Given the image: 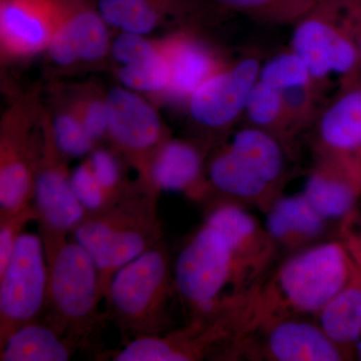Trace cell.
Returning a JSON list of instances; mask_svg holds the SVG:
<instances>
[{"instance_id":"1","label":"cell","mask_w":361,"mask_h":361,"mask_svg":"<svg viewBox=\"0 0 361 361\" xmlns=\"http://www.w3.org/2000/svg\"><path fill=\"white\" fill-rule=\"evenodd\" d=\"M356 266L342 242H325L296 252L252 301V326L286 316H316L348 284Z\"/></svg>"},{"instance_id":"2","label":"cell","mask_w":361,"mask_h":361,"mask_svg":"<svg viewBox=\"0 0 361 361\" xmlns=\"http://www.w3.org/2000/svg\"><path fill=\"white\" fill-rule=\"evenodd\" d=\"M157 196L158 192L140 180L137 186L126 188L111 205L85 212L71 232L94 260L104 298L121 268L160 243Z\"/></svg>"},{"instance_id":"3","label":"cell","mask_w":361,"mask_h":361,"mask_svg":"<svg viewBox=\"0 0 361 361\" xmlns=\"http://www.w3.org/2000/svg\"><path fill=\"white\" fill-rule=\"evenodd\" d=\"M44 241L49 288L47 322L78 341L101 322L104 298L99 271L89 253L68 232L39 225Z\"/></svg>"},{"instance_id":"4","label":"cell","mask_w":361,"mask_h":361,"mask_svg":"<svg viewBox=\"0 0 361 361\" xmlns=\"http://www.w3.org/2000/svg\"><path fill=\"white\" fill-rule=\"evenodd\" d=\"M257 276L237 257L224 235L205 222L180 252L174 282L176 292L200 316L234 303L226 297L227 289L244 300L247 284Z\"/></svg>"},{"instance_id":"5","label":"cell","mask_w":361,"mask_h":361,"mask_svg":"<svg viewBox=\"0 0 361 361\" xmlns=\"http://www.w3.org/2000/svg\"><path fill=\"white\" fill-rule=\"evenodd\" d=\"M174 291L170 258L160 242L116 273L104 299L123 331L135 337L161 336Z\"/></svg>"},{"instance_id":"6","label":"cell","mask_w":361,"mask_h":361,"mask_svg":"<svg viewBox=\"0 0 361 361\" xmlns=\"http://www.w3.org/2000/svg\"><path fill=\"white\" fill-rule=\"evenodd\" d=\"M289 49L300 59L322 92L332 75L341 85L360 77L357 47L339 16L337 0H320L292 25Z\"/></svg>"},{"instance_id":"7","label":"cell","mask_w":361,"mask_h":361,"mask_svg":"<svg viewBox=\"0 0 361 361\" xmlns=\"http://www.w3.org/2000/svg\"><path fill=\"white\" fill-rule=\"evenodd\" d=\"M49 273L40 235L23 233L0 273V346L25 325L39 319L47 305Z\"/></svg>"},{"instance_id":"8","label":"cell","mask_w":361,"mask_h":361,"mask_svg":"<svg viewBox=\"0 0 361 361\" xmlns=\"http://www.w3.org/2000/svg\"><path fill=\"white\" fill-rule=\"evenodd\" d=\"M106 103L109 137L137 169L140 180L151 187L152 165L159 149L167 141L160 116L137 92L125 87L111 89Z\"/></svg>"},{"instance_id":"9","label":"cell","mask_w":361,"mask_h":361,"mask_svg":"<svg viewBox=\"0 0 361 361\" xmlns=\"http://www.w3.org/2000/svg\"><path fill=\"white\" fill-rule=\"evenodd\" d=\"M262 63L255 54H245L207 80L188 99L192 121L208 132L231 129L245 113Z\"/></svg>"},{"instance_id":"10","label":"cell","mask_w":361,"mask_h":361,"mask_svg":"<svg viewBox=\"0 0 361 361\" xmlns=\"http://www.w3.org/2000/svg\"><path fill=\"white\" fill-rule=\"evenodd\" d=\"M68 11V0H1L2 49L13 56L47 49Z\"/></svg>"},{"instance_id":"11","label":"cell","mask_w":361,"mask_h":361,"mask_svg":"<svg viewBox=\"0 0 361 361\" xmlns=\"http://www.w3.org/2000/svg\"><path fill=\"white\" fill-rule=\"evenodd\" d=\"M61 155L51 130L37 166L32 204L39 213V225L70 233L85 217V209L73 191Z\"/></svg>"},{"instance_id":"12","label":"cell","mask_w":361,"mask_h":361,"mask_svg":"<svg viewBox=\"0 0 361 361\" xmlns=\"http://www.w3.org/2000/svg\"><path fill=\"white\" fill-rule=\"evenodd\" d=\"M314 168L303 196L326 221L345 220L361 194V161L337 156H315Z\"/></svg>"},{"instance_id":"13","label":"cell","mask_w":361,"mask_h":361,"mask_svg":"<svg viewBox=\"0 0 361 361\" xmlns=\"http://www.w3.org/2000/svg\"><path fill=\"white\" fill-rule=\"evenodd\" d=\"M262 355L276 361H339L351 357L316 322L286 316L261 323Z\"/></svg>"},{"instance_id":"14","label":"cell","mask_w":361,"mask_h":361,"mask_svg":"<svg viewBox=\"0 0 361 361\" xmlns=\"http://www.w3.org/2000/svg\"><path fill=\"white\" fill-rule=\"evenodd\" d=\"M312 127L315 156L361 161V77L341 85L334 99L320 109Z\"/></svg>"},{"instance_id":"15","label":"cell","mask_w":361,"mask_h":361,"mask_svg":"<svg viewBox=\"0 0 361 361\" xmlns=\"http://www.w3.org/2000/svg\"><path fill=\"white\" fill-rule=\"evenodd\" d=\"M259 80L279 92L294 134L307 129L319 113L323 92L298 56L290 51L271 56L261 66Z\"/></svg>"},{"instance_id":"16","label":"cell","mask_w":361,"mask_h":361,"mask_svg":"<svg viewBox=\"0 0 361 361\" xmlns=\"http://www.w3.org/2000/svg\"><path fill=\"white\" fill-rule=\"evenodd\" d=\"M109 25L85 0H68L66 20L49 45V56L61 66L94 61L111 51Z\"/></svg>"},{"instance_id":"17","label":"cell","mask_w":361,"mask_h":361,"mask_svg":"<svg viewBox=\"0 0 361 361\" xmlns=\"http://www.w3.org/2000/svg\"><path fill=\"white\" fill-rule=\"evenodd\" d=\"M161 44L170 71L166 94L180 101L188 102L195 90L229 63L205 42L187 33L176 35Z\"/></svg>"},{"instance_id":"18","label":"cell","mask_w":361,"mask_h":361,"mask_svg":"<svg viewBox=\"0 0 361 361\" xmlns=\"http://www.w3.org/2000/svg\"><path fill=\"white\" fill-rule=\"evenodd\" d=\"M203 171L200 149L189 142L167 140L152 165L149 186L158 193L182 192L193 198H203L210 190Z\"/></svg>"},{"instance_id":"19","label":"cell","mask_w":361,"mask_h":361,"mask_svg":"<svg viewBox=\"0 0 361 361\" xmlns=\"http://www.w3.org/2000/svg\"><path fill=\"white\" fill-rule=\"evenodd\" d=\"M206 222L224 235L237 257L257 274L270 260L275 245L267 231L234 202L216 206Z\"/></svg>"},{"instance_id":"20","label":"cell","mask_w":361,"mask_h":361,"mask_svg":"<svg viewBox=\"0 0 361 361\" xmlns=\"http://www.w3.org/2000/svg\"><path fill=\"white\" fill-rule=\"evenodd\" d=\"M207 180L210 190H215L234 203H253L266 211L277 198L278 188L267 182L227 145L209 163Z\"/></svg>"},{"instance_id":"21","label":"cell","mask_w":361,"mask_h":361,"mask_svg":"<svg viewBox=\"0 0 361 361\" xmlns=\"http://www.w3.org/2000/svg\"><path fill=\"white\" fill-rule=\"evenodd\" d=\"M303 194L277 197L266 210L265 229L274 245L290 250L306 248L326 227Z\"/></svg>"},{"instance_id":"22","label":"cell","mask_w":361,"mask_h":361,"mask_svg":"<svg viewBox=\"0 0 361 361\" xmlns=\"http://www.w3.org/2000/svg\"><path fill=\"white\" fill-rule=\"evenodd\" d=\"M197 0H97V8L109 26L122 32L145 35L167 16L196 11Z\"/></svg>"},{"instance_id":"23","label":"cell","mask_w":361,"mask_h":361,"mask_svg":"<svg viewBox=\"0 0 361 361\" xmlns=\"http://www.w3.org/2000/svg\"><path fill=\"white\" fill-rule=\"evenodd\" d=\"M75 339L51 323L39 320L25 325L0 346L1 361H68L75 350Z\"/></svg>"},{"instance_id":"24","label":"cell","mask_w":361,"mask_h":361,"mask_svg":"<svg viewBox=\"0 0 361 361\" xmlns=\"http://www.w3.org/2000/svg\"><path fill=\"white\" fill-rule=\"evenodd\" d=\"M316 322L337 345L351 355L361 336V267L348 284L316 314Z\"/></svg>"},{"instance_id":"25","label":"cell","mask_w":361,"mask_h":361,"mask_svg":"<svg viewBox=\"0 0 361 361\" xmlns=\"http://www.w3.org/2000/svg\"><path fill=\"white\" fill-rule=\"evenodd\" d=\"M227 146L271 185L279 188L286 171L287 149L276 137L246 125L232 135Z\"/></svg>"},{"instance_id":"26","label":"cell","mask_w":361,"mask_h":361,"mask_svg":"<svg viewBox=\"0 0 361 361\" xmlns=\"http://www.w3.org/2000/svg\"><path fill=\"white\" fill-rule=\"evenodd\" d=\"M243 116L247 125L270 133L287 149L295 137L279 92L259 78L249 94Z\"/></svg>"},{"instance_id":"27","label":"cell","mask_w":361,"mask_h":361,"mask_svg":"<svg viewBox=\"0 0 361 361\" xmlns=\"http://www.w3.org/2000/svg\"><path fill=\"white\" fill-rule=\"evenodd\" d=\"M226 11L241 14L255 23L293 25L320 0H209Z\"/></svg>"},{"instance_id":"28","label":"cell","mask_w":361,"mask_h":361,"mask_svg":"<svg viewBox=\"0 0 361 361\" xmlns=\"http://www.w3.org/2000/svg\"><path fill=\"white\" fill-rule=\"evenodd\" d=\"M118 78L123 87L134 92L166 94L170 71L161 44L160 51L154 56L134 65L121 66L118 71Z\"/></svg>"},{"instance_id":"29","label":"cell","mask_w":361,"mask_h":361,"mask_svg":"<svg viewBox=\"0 0 361 361\" xmlns=\"http://www.w3.org/2000/svg\"><path fill=\"white\" fill-rule=\"evenodd\" d=\"M51 134L59 151L68 157L87 155L96 144L75 111L59 114L52 123Z\"/></svg>"},{"instance_id":"30","label":"cell","mask_w":361,"mask_h":361,"mask_svg":"<svg viewBox=\"0 0 361 361\" xmlns=\"http://www.w3.org/2000/svg\"><path fill=\"white\" fill-rule=\"evenodd\" d=\"M39 220V213L33 204L13 212L0 214V273L8 264L23 227L30 221Z\"/></svg>"},{"instance_id":"31","label":"cell","mask_w":361,"mask_h":361,"mask_svg":"<svg viewBox=\"0 0 361 361\" xmlns=\"http://www.w3.org/2000/svg\"><path fill=\"white\" fill-rule=\"evenodd\" d=\"M71 185L85 212L99 210L114 203L97 182L89 163L85 161L71 174Z\"/></svg>"},{"instance_id":"32","label":"cell","mask_w":361,"mask_h":361,"mask_svg":"<svg viewBox=\"0 0 361 361\" xmlns=\"http://www.w3.org/2000/svg\"><path fill=\"white\" fill-rule=\"evenodd\" d=\"M87 161L109 198L113 202L118 200L127 186L122 183L120 167L115 156L106 149H94Z\"/></svg>"},{"instance_id":"33","label":"cell","mask_w":361,"mask_h":361,"mask_svg":"<svg viewBox=\"0 0 361 361\" xmlns=\"http://www.w3.org/2000/svg\"><path fill=\"white\" fill-rule=\"evenodd\" d=\"M161 44L149 42L144 35L122 32L111 42L113 59L120 66L134 65L160 51Z\"/></svg>"},{"instance_id":"34","label":"cell","mask_w":361,"mask_h":361,"mask_svg":"<svg viewBox=\"0 0 361 361\" xmlns=\"http://www.w3.org/2000/svg\"><path fill=\"white\" fill-rule=\"evenodd\" d=\"M73 111L94 142L108 135L109 115L106 99H87L82 102Z\"/></svg>"},{"instance_id":"35","label":"cell","mask_w":361,"mask_h":361,"mask_svg":"<svg viewBox=\"0 0 361 361\" xmlns=\"http://www.w3.org/2000/svg\"><path fill=\"white\" fill-rule=\"evenodd\" d=\"M342 25L353 39L361 61V0H337Z\"/></svg>"},{"instance_id":"36","label":"cell","mask_w":361,"mask_h":361,"mask_svg":"<svg viewBox=\"0 0 361 361\" xmlns=\"http://www.w3.org/2000/svg\"><path fill=\"white\" fill-rule=\"evenodd\" d=\"M343 236L345 239L344 244L348 247L351 257L361 267V227L360 230H355L346 223L343 228Z\"/></svg>"},{"instance_id":"37","label":"cell","mask_w":361,"mask_h":361,"mask_svg":"<svg viewBox=\"0 0 361 361\" xmlns=\"http://www.w3.org/2000/svg\"><path fill=\"white\" fill-rule=\"evenodd\" d=\"M355 353H356V356H357L358 360H361V336L357 342H356Z\"/></svg>"}]
</instances>
